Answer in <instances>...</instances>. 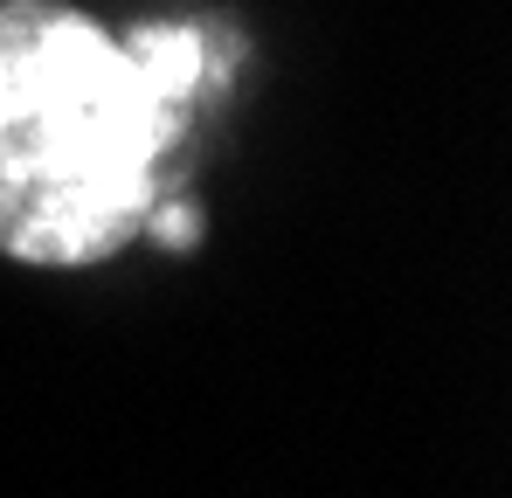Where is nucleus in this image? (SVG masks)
<instances>
[{"label": "nucleus", "instance_id": "f257e3e1", "mask_svg": "<svg viewBox=\"0 0 512 498\" xmlns=\"http://www.w3.org/2000/svg\"><path fill=\"white\" fill-rule=\"evenodd\" d=\"M173 104L118 35L56 0H0V249L21 263H104L160 201Z\"/></svg>", "mask_w": 512, "mask_h": 498}, {"label": "nucleus", "instance_id": "f03ea898", "mask_svg": "<svg viewBox=\"0 0 512 498\" xmlns=\"http://www.w3.org/2000/svg\"><path fill=\"white\" fill-rule=\"evenodd\" d=\"M125 49V63L139 70V83L180 111V97L201 83L208 70V42H201V28H187V21H153V28H132V42H118Z\"/></svg>", "mask_w": 512, "mask_h": 498}, {"label": "nucleus", "instance_id": "7ed1b4c3", "mask_svg": "<svg viewBox=\"0 0 512 498\" xmlns=\"http://www.w3.org/2000/svg\"><path fill=\"white\" fill-rule=\"evenodd\" d=\"M146 229H153V236H160V243H194V236H201V215H194V208H173V201H153V215H146Z\"/></svg>", "mask_w": 512, "mask_h": 498}]
</instances>
